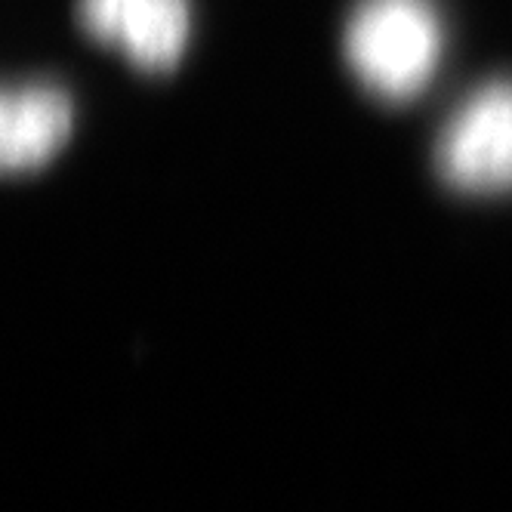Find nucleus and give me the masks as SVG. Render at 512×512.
Segmentation results:
<instances>
[{
	"mask_svg": "<svg viewBox=\"0 0 512 512\" xmlns=\"http://www.w3.org/2000/svg\"><path fill=\"white\" fill-rule=\"evenodd\" d=\"M438 170L460 192L512 189V84L472 93L438 139Z\"/></svg>",
	"mask_w": 512,
	"mask_h": 512,
	"instance_id": "2",
	"label": "nucleus"
},
{
	"mask_svg": "<svg viewBox=\"0 0 512 512\" xmlns=\"http://www.w3.org/2000/svg\"><path fill=\"white\" fill-rule=\"evenodd\" d=\"M346 62L386 102L426 90L445 53V25L432 0H358L346 22Z\"/></svg>",
	"mask_w": 512,
	"mask_h": 512,
	"instance_id": "1",
	"label": "nucleus"
},
{
	"mask_svg": "<svg viewBox=\"0 0 512 512\" xmlns=\"http://www.w3.org/2000/svg\"><path fill=\"white\" fill-rule=\"evenodd\" d=\"M71 102L59 87H10L0 105V161L4 170L22 173L47 164L71 133Z\"/></svg>",
	"mask_w": 512,
	"mask_h": 512,
	"instance_id": "4",
	"label": "nucleus"
},
{
	"mask_svg": "<svg viewBox=\"0 0 512 512\" xmlns=\"http://www.w3.org/2000/svg\"><path fill=\"white\" fill-rule=\"evenodd\" d=\"M78 22L142 71L176 68L192 34L189 0H78Z\"/></svg>",
	"mask_w": 512,
	"mask_h": 512,
	"instance_id": "3",
	"label": "nucleus"
}]
</instances>
